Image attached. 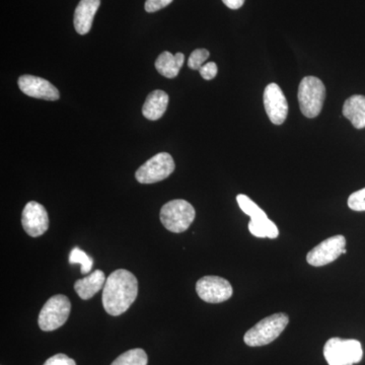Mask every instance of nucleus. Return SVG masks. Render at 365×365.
<instances>
[{
    "label": "nucleus",
    "mask_w": 365,
    "mask_h": 365,
    "mask_svg": "<svg viewBox=\"0 0 365 365\" xmlns=\"http://www.w3.org/2000/svg\"><path fill=\"white\" fill-rule=\"evenodd\" d=\"M101 6V0H81L74 11V28L79 35L90 32L93 18Z\"/></svg>",
    "instance_id": "nucleus-13"
},
{
    "label": "nucleus",
    "mask_w": 365,
    "mask_h": 365,
    "mask_svg": "<svg viewBox=\"0 0 365 365\" xmlns=\"http://www.w3.org/2000/svg\"><path fill=\"white\" fill-rule=\"evenodd\" d=\"M198 297L208 304H220L232 297L234 289L230 281L220 276H204L197 281Z\"/></svg>",
    "instance_id": "nucleus-8"
},
{
    "label": "nucleus",
    "mask_w": 365,
    "mask_h": 365,
    "mask_svg": "<svg viewBox=\"0 0 365 365\" xmlns=\"http://www.w3.org/2000/svg\"><path fill=\"white\" fill-rule=\"evenodd\" d=\"M246 0H222L223 4H225L230 9H239L244 6Z\"/></svg>",
    "instance_id": "nucleus-27"
},
{
    "label": "nucleus",
    "mask_w": 365,
    "mask_h": 365,
    "mask_svg": "<svg viewBox=\"0 0 365 365\" xmlns=\"http://www.w3.org/2000/svg\"><path fill=\"white\" fill-rule=\"evenodd\" d=\"M148 357L146 352L140 348L128 350L118 356L111 365H148Z\"/></svg>",
    "instance_id": "nucleus-20"
},
{
    "label": "nucleus",
    "mask_w": 365,
    "mask_h": 365,
    "mask_svg": "<svg viewBox=\"0 0 365 365\" xmlns=\"http://www.w3.org/2000/svg\"><path fill=\"white\" fill-rule=\"evenodd\" d=\"M19 86L24 93L31 98L46 101H57L60 98L58 90L49 81L39 76H21L19 78Z\"/></svg>",
    "instance_id": "nucleus-12"
},
{
    "label": "nucleus",
    "mask_w": 365,
    "mask_h": 365,
    "mask_svg": "<svg viewBox=\"0 0 365 365\" xmlns=\"http://www.w3.org/2000/svg\"><path fill=\"white\" fill-rule=\"evenodd\" d=\"M209 51L206 49H196L191 53L188 60V66L193 71H200L204 62L209 58Z\"/></svg>",
    "instance_id": "nucleus-22"
},
{
    "label": "nucleus",
    "mask_w": 365,
    "mask_h": 365,
    "mask_svg": "<svg viewBox=\"0 0 365 365\" xmlns=\"http://www.w3.org/2000/svg\"><path fill=\"white\" fill-rule=\"evenodd\" d=\"M324 356L329 365H354L361 361L364 349L359 341L331 338L324 347Z\"/></svg>",
    "instance_id": "nucleus-3"
},
{
    "label": "nucleus",
    "mask_w": 365,
    "mask_h": 365,
    "mask_svg": "<svg viewBox=\"0 0 365 365\" xmlns=\"http://www.w3.org/2000/svg\"><path fill=\"white\" fill-rule=\"evenodd\" d=\"M348 206L354 211H365V188L354 192L349 196Z\"/></svg>",
    "instance_id": "nucleus-23"
},
{
    "label": "nucleus",
    "mask_w": 365,
    "mask_h": 365,
    "mask_svg": "<svg viewBox=\"0 0 365 365\" xmlns=\"http://www.w3.org/2000/svg\"><path fill=\"white\" fill-rule=\"evenodd\" d=\"M175 168L172 155L167 153H158L136 170L135 178L141 184H155L169 178Z\"/></svg>",
    "instance_id": "nucleus-7"
},
{
    "label": "nucleus",
    "mask_w": 365,
    "mask_h": 365,
    "mask_svg": "<svg viewBox=\"0 0 365 365\" xmlns=\"http://www.w3.org/2000/svg\"><path fill=\"white\" fill-rule=\"evenodd\" d=\"M263 100L270 121L275 125L284 123L288 115V103L280 86L276 83L266 86Z\"/></svg>",
    "instance_id": "nucleus-11"
},
{
    "label": "nucleus",
    "mask_w": 365,
    "mask_h": 365,
    "mask_svg": "<svg viewBox=\"0 0 365 365\" xmlns=\"http://www.w3.org/2000/svg\"><path fill=\"white\" fill-rule=\"evenodd\" d=\"M217 71V66L215 62H208V63L204 64L199 71H200L201 76L205 81H211V79L215 78Z\"/></svg>",
    "instance_id": "nucleus-26"
},
{
    "label": "nucleus",
    "mask_w": 365,
    "mask_h": 365,
    "mask_svg": "<svg viewBox=\"0 0 365 365\" xmlns=\"http://www.w3.org/2000/svg\"><path fill=\"white\" fill-rule=\"evenodd\" d=\"M173 0H146L144 9L148 13H155L172 4Z\"/></svg>",
    "instance_id": "nucleus-24"
},
{
    "label": "nucleus",
    "mask_w": 365,
    "mask_h": 365,
    "mask_svg": "<svg viewBox=\"0 0 365 365\" xmlns=\"http://www.w3.org/2000/svg\"><path fill=\"white\" fill-rule=\"evenodd\" d=\"M43 365H76V361L66 354H56L50 357Z\"/></svg>",
    "instance_id": "nucleus-25"
},
{
    "label": "nucleus",
    "mask_w": 365,
    "mask_h": 365,
    "mask_svg": "<svg viewBox=\"0 0 365 365\" xmlns=\"http://www.w3.org/2000/svg\"><path fill=\"white\" fill-rule=\"evenodd\" d=\"M344 117L350 120L356 129L365 128V97L355 95L345 101L342 110Z\"/></svg>",
    "instance_id": "nucleus-16"
},
{
    "label": "nucleus",
    "mask_w": 365,
    "mask_h": 365,
    "mask_svg": "<svg viewBox=\"0 0 365 365\" xmlns=\"http://www.w3.org/2000/svg\"><path fill=\"white\" fill-rule=\"evenodd\" d=\"M237 201L240 208H241L247 215H249L250 217H251V220H253V222H260L268 220V216L266 215L265 211L259 207L248 196L244 195V194H240V195L237 196Z\"/></svg>",
    "instance_id": "nucleus-18"
},
{
    "label": "nucleus",
    "mask_w": 365,
    "mask_h": 365,
    "mask_svg": "<svg viewBox=\"0 0 365 365\" xmlns=\"http://www.w3.org/2000/svg\"><path fill=\"white\" fill-rule=\"evenodd\" d=\"M249 230L257 237H269V239L273 240L279 235V230L275 223L271 222L269 218L261 222L251 220L249 223Z\"/></svg>",
    "instance_id": "nucleus-19"
},
{
    "label": "nucleus",
    "mask_w": 365,
    "mask_h": 365,
    "mask_svg": "<svg viewBox=\"0 0 365 365\" xmlns=\"http://www.w3.org/2000/svg\"><path fill=\"white\" fill-rule=\"evenodd\" d=\"M21 225L30 237L44 235L49 228V216L44 206L36 201L26 203L21 215Z\"/></svg>",
    "instance_id": "nucleus-10"
},
{
    "label": "nucleus",
    "mask_w": 365,
    "mask_h": 365,
    "mask_svg": "<svg viewBox=\"0 0 365 365\" xmlns=\"http://www.w3.org/2000/svg\"><path fill=\"white\" fill-rule=\"evenodd\" d=\"M185 56L182 53L173 55L169 51L163 52L155 61V68L158 73L167 78H175L179 74L184 64Z\"/></svg>",
    "instance_id": "nucleus-17"
},
{
    "label": "nucleus",
    "mask_w": 365,
    "mask_h": 365,
    "mask_svg": "<svg viewBox=\"0 0 365 365\" xmlns=\"http://www.w3.org/2000/svg\"><path fill=\"white\" fill-rule=\"evenodd\" d=\"M288 323L289 318L287 314H271L267 318L262 319L245 334V343L250 347H260L270 344L279 337Z\"/></svg>",
    "instance_id": "nucleus-2"
},
{
    "label": "nucleus",
    "mask_w": 365,
    "mask_h": 365,
    "mask_svg": "<svg viewBox=\"0 0 365 365\" xmlns=\"http://www.w3.org/2000/svg\"><path fill=\"white\" fill-rule=\"evenodd\" d=\"M106 280L107 278L105 273L101 270H96L91 275L76 281L74 283V289L81 299L88 300L104 288Z\"/></svg>",
    "instance_id": "nucleus-14"
},
{
    "label": "nucleus",
    "mask_w": 365,
    "mask_h": 365,
    "mask_svg": "<svg viewBox=\"0 0 365 365\" xmlns=\"http://www.w3.org/2000/svg\"><path fill=\"white\" fill-rule=\"evenodd\" d=\"M138 294V281L130 271L118 269L106 280L103 288V306L113 317L128 311Z\"/></svg>",
    "instance_id": "nucleus-1"
},
{
    "label": "nucleus",
    "mask_w": 365,
    "mask_h": 365,
    "mask_svg": "<svg viewBox=\"0 0 365 365\" xmlns=\"http://www.w3.org/2000/svg\"><path fill=\"white\" fill-rule=\"evenodd\" d=\"M69 263L81 264V272L83 274H88L91 272V268L93 265V259L88 256L85 251L76 247L72 249L71 255H69Z\"/></svg>",
    "instance_id": "nucleus-21"
},
{
    "label": "nucleus",
    "mask_w": 365,
    "mask_h": 365,
    "mask_svg": "<svg viewBox=\"0 0 365 365\" xmlns=\"http://www.w3.org/2000/svg\"><path fill=\"white\" fill-rule=\"evenodd\" d=\"M346 239L337 235L329 237L309 252L307 261L314 267H322L337 260L342 254H346Z\"/></svg>",
    "instance_id": "nucleus-9"
},
{
    "label": "nucleus",
    "mask_w": 365,
    "mask_h": 365,
    "mask_svg": "<svg viewBox=\"0 0 365 365\" xmlns=\"http://www.w3.org/2000/svg\"><path fill=\"white\" fill-rule=\"evenodd\" d=\"M169 104V96L165 91L157 90L153 91L146 98L143 108V114L146 119L150 121L160 119L167 111Z\"/></svg>",
    "instance_id": "nucleus-15"
},
{
    "label": "nucleus",
    "mask_w": 365,
    "mask_h": 365,
    "mask_svg": "<svg viewBox=\"0 0 365 365\" xmlns=\"http://www.w3.org/2000/svg\"><path fill=\"white\" fill-rule=\"evenodd\" d=\"M300 111L307 118L319 116L326 98L323 81L316 76H307L300 81L299 93Z\"/></svg>",
    "instance_id": "nucleus-5"
},
{
    "label": "nucleus",
    "mask_w": 365,
    "mask_h": 365,
    "mask_svg": "<svg viewBox=\"0 0 365 365\" xmlns=\"http://www.w3.org/2000/svg\"><path fill=\"white\" fill-rule=\"evenodd\" d=\"M195 216L193 206L182 199L165 203L160 215L163 227L175 234L186 232L195 220Z\"/></svg>",
    "instance_id": "nucleus-4"
},
{
    "label": "nucleus",
    "mask_w": 365,
    "mask_h": 365,
    "mask_svg": "<svg viewBox=\"0 0 365 365\" xmlns=\"http://www.w3.org/2000/svg\"><path fill=\"white\" fill-rule=\"evenodd\" d=\"M71 304L68 297L57 294L47 300L41 309L38 324L41 330L51 332L66 323L71 314Z\"/></svg>",
    "instance_id": "nucleus-6"
}]
</instances>
